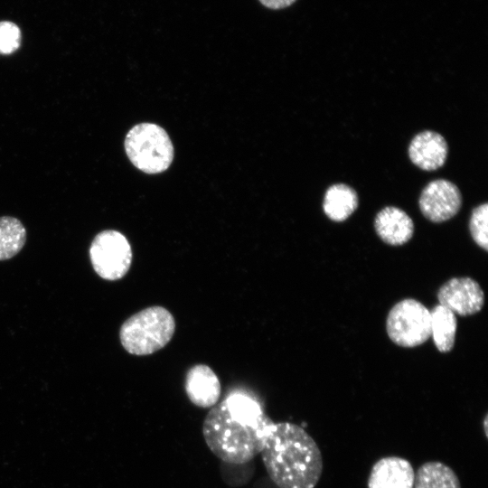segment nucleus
I'll use <instances>...</instances> for the list:
<instances>
[{
    "label": "nucleus",
    "mask_w": 488,
    "mask_h": 488,
    "mask_svg": "<svg viewBox=\"0 0 488 488\" xmlns=\"http://www.w3.org/2000/svg\"><path fill=\"white\" fill-rule=\"evenodd\" d=\"M272 422L256 399L234 392L208 412L202 434L207 446L219 459L243 465L260 454Z\"/></svg>",
    "instance_id": "obj_1"
},
{
    "label": "nucleus",
    "mask_w": 488,
    "mask_h": 488,
    "mask_svg": "<svg viewBox=\"0 0 488 488\" xmlns=\"http://www.w3.org/2000/svg\"><path fill=\"white\" fill-rule=\"evenodd\" d=\"M260 454L269 477L279 488H314L321 478V450L296 424L272 422Z\"/></svg>",
    "instance_id": "obj_2"
},
{
    "label": "nucleus",
    "mask_w": 488,
    "mask_h": 488,
    "mask_svg": "<svg viewBox=\"0 0 488 488\" xmlns=\"http://www.w3.org/2000/svg\"><path fill=\"white\" fill-rule=\"evenodd\" d=\"M175 332V320L164 307H146L127 318L120 327L124 349L134 355H149L164 348Z\"/></svg>",
    "instance_id": "obj_3"
},
{
    "label": "nucleus",
    "mask_w": 488,
    "mask_h": 488,
    "mask_svg": "<svg viewBox=\"0 0 488 488\" xmlns=\"http://www.w3.org/2000/svg\"><path fill=\"white\" fill-rule=\"evenodd\" d=\"M130 162L149 174L165 171L174 159V146L166 131L153 123L134 126L125 138Z\"/></svg>",
    "instance_id": "obj_4"
},
{
    "label": "nucleus",
    "mask_w": 488,
    "mask_h": 488,
    "mask_svg": "<svg viewBox=\"0 0 488 488\" xmlns=\"http://www.w3.org/2000/svg\"><path fill=\"white\" fill-rule=\"evenodd\" d=\"M386 330L389 339L399 346L421 345L431 336L430 311L416 299H403L389 312Z\"/></svg>",
    "instance_id": "obj_5"
},
{
    "label": "nucleus",
    "mask_w": 488,
    "mask_h": 488,
    "mask_svg": "<svg viewBox=\"0 0 488 488\" xmlns=\"http://www.w3.org/2000/svg\"><path fill=\"white\" fill-rule=\"evenodd\" d=\"M95 272L106 280H118L127 275L132 262V249L119 231L106 230L98 233L89 247Z\"/></svg>",
    "instance_id": "obj_6"
},
{
    "label": "nucleus",
    "mask_w": 488,
    "mask_h": 488,
    "mask_svg": "<svg viewBox=\"0 0 488 488\" xmlns=\"http://www.w3.org/2000/svg\"><path fill=\"white\" fill-rule=\"evenodd\" d=\"M418 206L428 221L440 223L453 218L462 206L459 188L446 179H436L428 183L422 190Z\"/></svg>",
    "instance_id": "obj_7"
},
{
    "label": "nucleus",
    "mask_w": 488,
    "mask_h": 488,
    "mask_svg": "<svg viewBox=\"0 0 488 488\" xmlns=\"http://www.w3.org/2000/svg\"><path fill=\"white\" fill-rule=\"evenodd\" d=\"M437 299L439 305L454 314L466 316L481 311L484 293L478 282L471 277H453L440 286Z\"/></svg>",
    "instance_id": "obj_8"
},
{
    "label": "nucleus",
    "mask_w": 488,
    "mask_h": 488,
    "mask_svg": "<svg viewBox=\"0 0 488 488\" xmlns=\"http://www.w3.org/2000/svg\"><path fill=\"white\" fill-rule=\"evenodd\" d=\"M408 153L416 166L425 171H434L445 164L448 145L441 134L425 130L411 139Z\"/></svg>",
    "instance_id": "obj_9"
},
{
    "label": "nucleus",
    "mask_w": 488,
    "mask_h": 488,
    "mask_svg": "<svg viewBox=\"0 0 488 488\" xmlns=\"http://www.w3.org/2000/svg\"><path fill=\"white\" fill-rule=\"evenodd\" d=\"M415 471L410 462L399 456H386L372 465L368 488H413Z\"/></svg>",
    "instance_id": "obj_10"
},
{
    "label": "nucleus",
    "mask_w": 488,
    "mask_h": 488,
    "mask_svg": "<svg viewBox=\"0 0 488 488\" xmlns=\"http://www.w3.org/2000/svg\"><path fill=\"white\" fill-rule=\"evenodd\" d=\"M184 388L192 403L203 408H212L221 396L220 380L205 364H196L188 370Z\"/></svg>",
    "instance_id": "obj_11"
},
{
    "label": "nucleus",
    "mask_w": 488,
    "mask_h": 488,
    "mask_svg": "<svg viewBox=\"0 0 488 488\" xmlns=\"http://www.w3.org/2000/svg\"><path fill=\"white\" fill-rule=\"evenodd\" d=\"M374 229L386 244L400 246L412 238L414 223L410 216L400 208L387 206L375 216Z\"/></svg>",
    "instance_id": "obj_12"
},
{
    "label": "nucleus",
    "mask_w": 488,
    "mask_h": 488,
    "mask_svg": "<svg viewBox=\"0 0 488 488\" xmlns=\"http://www.w3.org/2000/svg\"><path fill=\"white\" fill-rule=\"evenodd\" d=\"M356 191L346 183H334L325 192L323 210L332 221L341 222L347 220L358 208Z\"/></svg>",
    "instance_id": "obj_13"
},
{
    "label": "nucleus",
    "mask_w": 488,
    "mask_h": 488,
    "mask_svg": "<svg viewBox=\"0 0 488 488\" xmlns=\"http://www.w3.org/2000/svg\"><path fill=\"white\" fill-rule=\"evenodd\" d=\"M413 488H461V483L450 466L438 461H429L421 465L415 473Z\"/></svg>",
    "instance_id": "obj_14"
},
{
    "label": "nucleus",
    "mask_w": 488,
    "mask_h": 488,
    "mask_svg": "<svg viewBox=\"0 0 488 488\" xmlns=\"http://www.w3.org/2000/svg\"><path fill=\"white\" fill-rule=\"evenodd\" d=\"M431 336L440 352H450L455 345L457 320L448 308L436 305L430 311Z\"/></svg>",
    "instance_id": "obj_15"
},
{
    "label": "nucleus",
    "mask_w": 488,
    "mask_h": 488,
    "mask_svg": "<svg viewBox=\"0 0 488 488\" xmlns=\"http://www.w3.org/2000/svg\"><path fill=\"white\" fill-rule=\"evenodd\" d=\"M26 241V230L23 223L11 216L0 217V261L14 257Z\"/></svg>",
    "instance_id": "obj_16"
},
{
    "label": "nucleus",
    "mask_w": 488,
    "mask_h": 488,
    "mask_svg": "<svg viewBox=\"0 0 488 488\" xmlns=\"http://www.w3.org/2000/svg\"><path fill=\"white\" fill-rule=\"evenodd\" d=\"M488 203L476 206L469 221V230L474 241L485 251L488 250L487 238Z\"/></svg>",
    "instance_id": "obj_17"
},
{
    "label": "nucleus",
    "mask_w": 488,
    "mask_h": 488,
    "mask_svg": "<svg viewBox=\"0 0 488 488\" xmlns=\"http://www.w3.org/2000/svg\"><path fill=\"white\" fill-rule=\"evenodd\" d=\"M21 44L19 27L9 21L0 22V54H11Z\"/></svg>",
    "instance_id": "obj_18"
},
{
    "label": "nucleus",
    "mask_w": 488,
    "mask_h": 488,
    "mask_svg": "<svg viewBox=\"0 0 488 488\" xmlns=\"http://www.w3.org/2000/svg\"><path fill=\"white\" fill-rule=\"evenodd\" d=\"M267 8L278 10L290 6L296 0H258Z\"/></svg>",
    "instance_id": "obj_19"
},
{
    "label": "nucleus",
    "mask_w": 488,
    "mask_h": 488,
    "mask_svg": "<svg viewBox=\"0 0 488 488\" xmlns=\"http://www.w3.org/2000/svg\"><path fill=\"white\" fill-rule=\"evenodd\" d=\"M487 419H488V415L486 414L484 418H483V432H484V435H485L486 437L488 436V434H487V430H488V428H487V424H488Z\"/></svg>",
    "instance_id": "obj_20"
}]
</instances>
